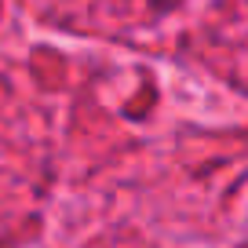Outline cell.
<instances>
[{
  "instance_id": "obj_1",
  "label": "cell",
  "mask_w": 248,
  "mask_h": 248,
  "mask_svg": "<svg viewBox=\"0 0 248 248\" xmlns=\"http://www.w3.org/2000/svg\"><path fill=\"white\" fill-rule=\"evenodd\" d=\"M150 4H154V11H157V15H168V11H171V8H179L183 0H150Z\"/></svg>"
}]
</instances>
